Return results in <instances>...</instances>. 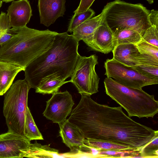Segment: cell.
<instances>
[{"instance_id": "obj_1", "label": "cell", "mask_w": 158, "mask_h": 158, "mask_svg": "<svg viewBox=\"0 0 158 158\" xmlns=\"http://www.w3.org/2000/svg\"><path fill=\"white\" fill-rule=\"evenodd\" d=\"M68 119L81 130L85 139L110 142L139 151L158 136V131L127 116L120 106L99 104L90 95L81 94Z\"/></svg>"}, {"instance_id": "obj_2", "label": "cell", "mask_w": 158, "mask_h": 158, "mask_svg": "<svg viewBox=\"0 0 158 158\" xmlns=\"http://www.w3.org/2000/svg\"><path fill=\"white\" fill-rule=\"evenodd\" d=\"M78 41L67 32L57 33L46 51L25 68V79L35 89L42 82L51 78L65 81L71 77L79 56Z\"/></svg>"}, {"instance_id": "obj_3", "label": "cell", "mask_w": 158, "mask_h": 158, "mask_svg": "<svg viewBox=\"0 0 158 158\" xmlns=\"http://www.w3.org/2000/svg\"><path fill=\"white\" fill-rule=\"evenodd\" d=\"M11 28L13 37L0 47V60L24 69L48 49L58 33L48 29L41 31L31 28L27 26Z\"/></svg>"}, {"instance_id": "obj_4", "label": "cell", "mask_w": 158, "mask_h": 158, "mask_svg": "<svg viewBox=\"0 0 158 158\" xmlns=\"http://www.w3.org/2000/svg\"><path fill=\"white\" fill-rule=\"evenodd\" d=\"M104 85L106 94L127 112L129 117L153 118L158 112V101L142 89L127 87L110 78L106 77Z\"/></svg>"}, {"instance_id": "obj_5", "label": "cell", "mask_w": 158, "mask_h": 158, "mask_svg": "<svg viewBox=\"0 0 158 158\" xmlns=\"http://www.w3.org/2000/svg\"><path fill=\"white\" fill-rule=\"evenodd\" d=\"M102 11L104 21L113 32L117 30L131 29L142 36L151 26L149 19L150 11L140 3L115 0L107 3Z\"/></svg>"}, {"instance_id": "obj_6", "label": "cell", "mask_w": 158, "mask_h": 158, "mask_svg": "<svg viewBox=\"0 0 158 158\" xmlns=\"http://www.w3.org/2000/svg\"><path fill=\"white\" fill-rule=\"evenodd\" d=\"M31 88L25 79L18 80L12 84L4 96L3 114L8 131L23 136L28 95Z\"/></svg>"}, {"instance_id": "obj_7", "label": "cell", "mask_w": 158, "mask_h": 158, "mask_svg": "<svg viewBox=\"0 0 158 158\" xmlns=\"http://www.w3.org/2000/svg\"><path fill=\"white\" fill-rule=\"evenodd\" d=\"M95 54L88 57L78 56L75 67L69 82L72 83L81 94L91 95L98 91L100 78L95 70L98 63Z\"/></svg>"}, {"instance_id": "obj_8", "label": "cell", "mask_w": 158, "mask_h": 158, "mask_svg": "<svg viewBox=\"0 0 158 158\" xmlns=\"http://www.w3.org/2000/svg\"><path fill=\"white\" fill-rule=\"evenodd\" d=\"M104 67L107 77L127 87L140 89L158 83V78L146 76L134 67L123 64L113 58L106 60Z\"/></svg>"}, {"instance_id": "obj_9", "label": "cell", "mask_w": 158, "mask_h": 158, "mask_svg": "<svg viewBox=\"0 0 158 158\" xmlns=\"http://www.w3.org/2000/svg\"><path fill=\"white\" fill-rule=\"evenodd\" d=\"M46 102L44 116L53 122L61 123L70 115L74 103L72 95L67 90L56 92Z\"/></svg>"}, {"instance_id": "obj_10", "label": "cell", "mask_w": 158, "mask_h": 158, "mask_svg": "<svg viewBox=\"0 0 158 158\" xmlns=\"http://www.w3.org/2000/svg\"><path fill=\"white\" fill-rule=\"evenodd\" d=\"M31 143L25 136L8 131L0 135V158L25 157Z\"/></svg>"}, {"instance_id": "obj_11", "label": "cell", "mask_w": 158, "mask_h": 158, "mask_svg": "<svg viewBox=\"0 0 158 158\" xmlns=\"http://www.w3.org/2000/svg\"><path fill=\"white\" fill-rule=\"evenodd\" d=\"M84 42L92 50L105 54L112 52L114 47L113 33L104 21L96 29L92 37Z\"/></svg>"}, {"instance_id": "obj_12", "label": "cell", "mask_w": 158, "mask_h": 158, "mask_svg": "<svg viewBox=\"0 0 158 158\" xmlns=\"http://www.w3.org/2000/svg\"><path fill=\"white\" fill-rule=\"evenodd\" d=\"M7 12L10 26L15 29L26 26L32 15V9L28 0L12 1Z\"/></svg>"}, {"instance_id": "obj_13", "label": "cell", "mask_w": 158, "mask_h": 158, "mask_svg": "<svg viewBox=\"0 0 158 158\" xmlns=\"http://www.w3.org/2000/svg\"><path fill=\"white\" fill-rule=\"evenodd\" d=\"M66 0H38L40 22L48 27L65 11Z\"/></svg>"}, {"instance_id": "obj_14", "label": "cell", "mask_w": 158, "mask_h": 158, "mask_svg": "<svg viewBox=\"0 0 158 158\" xmlns=\"http://www.w3.org/2000/svg\"><path fill=\"white\" fill-rule=\"evenodd\" d=\"M59 125L60 135L63 142L71 151L77 152L84 144L85 139L81 130L68 119Z\"/></svg>"}, {"instance_id": "obj_15", "label": "cell", "mask_w": 158, "mask_h": 158, "mask_svg": "<svg viewBox=\"0 0 158 158\" xmlns=\"http://www.w3.org/2000/svg\"><path fill=\"white\" fill-rule=\"evenodd\" d=\"M112 52L113 58L117 61L132 67L138 65L137 57L140 52L136 44H119L115 46Z\"/></svg>"}, {"instance_id": "obj_16", "label": "cell", "mask_w": 158, "mask_h": 158, "mask_svg": "<svg viewBox=\"0 0 158 158\" xmlns=\"http://www.w3.org/2000/svg\"><path fill=\"white\" fill-rule=\"evenodd\" d=\"M103 21L104 13L102 10L98 15L91 18L75 28L72 35L78 41L89 40L92 37L97 28Z\"/></svg>"}, {"instance_id": "obj_17", "label": "cell", "mask_w": 158, "mask_h": 158, "mask_svg": "<svg viewBox=\"0 0 158 158\" xmlns=\"http://www.w3.org/2000/svg\"><path fill=\"white\" fill-rule=\"evenodd\" d=\"M24 70L19 66L0 60V96L5 94L17 74Z\"/></svg>"}, {"instance_id": "obj_18", "label": "cell", "mask_w": 158, "mask_h": 158, "mask_svg": "<svg viewBox=\"0 0 158 158\" xmlns=\"http://www.w3.org/2000/svg\"><path fill=\"white\" fill-rule=\"evenodd\" d=\"M49 145H42L36 142L30 143L25 157L28 158H64L60 155L58 150L50 147Z\"/></svg>"}, {"instance_id": "obj_19", "label": "cell", "mask_w": 158, "mask_h": 158, "mask_svg": "<svg viewBox=\"0 0 158 158\" xmlns=\"http://www.w3.org/2000/svg\"><path fill=\"white\" fill-rule=\"evenodd\" d=\"M114 47L124 44H137L142 40V36L136 31L125 29L117 30L113 32Z\"/></svg>"}, {"instance_id": "obj_20", "label": "cell", "mask_w": 158, "mask_h": 158, "mask_svg": "<svg viewBox=\"0 0 158 158\" xmlns=\"http://www.w3.org/2000/svg\"><path fill=\"white\" fill-rule=\"evenodd\" d=\"M24 136L30 141L33 140H43V136L37 128L28 107L25 117Z\"/></svg>"}, {"instance_id": "obj_21", "label": "cell", "mask_w": 158, "mask_h": 158, "mask_svg": "<svg viewBox=\"0 0 158 158\" xmlns=\"http://www.w3.org/2000/svg\"><path fill=\"white\" fill-rule=\"evenodd\" d=\"M69 81L62 80L58 77L49 78L41 83L35 89V92L43 94H53L58 91L59 89Z\"/></svg>"}, {"instance_id": "obj_22", "label": "cell", "mask_w": 158, "mask_h": 158, "mask_svg": "<svg viewBox=\"0 0 158 158\" xmlns=\"http://www.w3.org/2000/svg\"><path fill=\"white\" fill-rule=\"evenodd\" d=\"M84 144L89 147L101 151H136L126 146L90 139H85Z\"/></svg>"}, {"instance_id": "obj_23", "label": "cell", "mask_w": 158, "mask_h": 158, "mask_svg": "<svg viewBox=\"0 0 158 158\" xmlns=\"http://www.w3.org/2000/svg\"><path fill=\"white\" fill-rule=\"evenodd\" d=\"M6 13L1 11L0 14V47L13 37V32Z\"/></svg>"}, {"instance_id": "obj_24", "label": "cell", "mask_w": 158, "mask_h": 158, "mask_svg": "<svg viewBox=\"0 0 158 158\" xmlns=\"http://www.w3.org/2000/svg\"><path fill=\"white\" fill-rule=\"evenodd\" d=\"M94 14V11L90 8L84 12L74 14L70 21L67 31L72 32L75 28L91 18Z\"/></svg>"}, {"instance_id": "obj_25", "label": "cell", "mask_w": 158, "mask_h": 158, "mask_svg": "<svg viewBox=\"0 0 158 158\" xmlns=\"http://www.w3.org/2000/svg\"><path fill=\"white\" fill-rule=\"evenodd\" d=\"M139 152L142 158H158V136L143 147Z\"/></svg>"}, {"instance_id": "obj_26", "label": "cell", "mask_w": 158, "mask_h": 158, "mask_svg": "<svg viewBox=\"0 0 158 158\" xmlns=\"http://www.w3.org/2000/svg\"><path fill=\"white\" fill-rule=\"evenodd\" d=\"M136 45L140 53L152 56L158 60V47L143 41Z\"/></svg>"}, {"instance_id": "obj_27", "label": "cell", "mask_w": 158, "mask_h": 158, "mask_svg": "<svg viewBox=\"0 0 158 158\" xmlns=\"http://www.w3.org/2000/svg\"><path fill=\"white\" fill-rule=\"evenodd\" d=\"M158 28L151 26L142 36V40L158 47Z\"/></svg>"}, {"instance_id": "obj_28", "label": "cell", "mask_w": 158, "mask_h": 158, "mask_svg": "<svg viewBox=\"0 0 158 158\" xmlns=\"http://www.w3.org/2000/svg\"><path fill=\"white\" fill-rule=\"evenodd\" d=\"M133 67L146 76L152 78H158V66L139 65Z\"/></svg>"}, {"instance_id": "obj_29", "label": "cell", "mask_w": 158, "mask_h": 158, "mask_svg": "<svg viewBox=\"0 0 158 158\" xmlns=\"http://www.w3.org/2000/svg\"><path fill=\"white\" fill-rule=\"evenodd\" d=\"M95 0H81L79 5L74 12V14L84 12L91 6Z\"/></svg>"}, {"instance_id": "obj_30", "label": "cell", "mask_w": 158, "mask_h": 158, "mask_svg": "<svg viewBox=\"0 0 158 158\" xmlns=\"http://www.w3.org/2000/svg\"><path fill=\"white\" fill-rule=\"evenodd\" d=\"M149 19L152 26L158 28V11L154 10L150 11Z\"/></svg>"}, {"instance_id": "obj_31", "label": "cell", "mask_w": 158, "mask_h": 158, "mask_svg": "<svg viewBox=\"0 0 158 158\" xmlns=\"http://www.w3.org/2000/svg\"><path fill=\"white\" fill-rule=\"evenodd\" d=\"M3 2L6 3L15 0H1Z\"/></svg>"}, {"instance_id": "obj_32", "label": "cell", "mask_w": 158, "mask_h": 158, "mask_svg": "<svg viewBox=\"0 0 158 158\" xmlns=\"http://www.w3.org/2000/svg\"><path fill=\"white\" fill-rule=\"evenodd\" d=\"M150 4H152L154 2V0H146Z\"/></svg>"}, {"instance_id": "obj_33", "label": "cell", "mask_w": 158, "mask_h": 158, "mask_svg": "<svg viewBox=\"0 0 158 158\" xmlns=\"http://www.w3.org/2000/svg\"><path fill=\"white\" fill-rule=\"evenodd\" d=\"M2 3H3V2L1 0H0V8L2 6Z\"/></svg>"}]
</instances>
